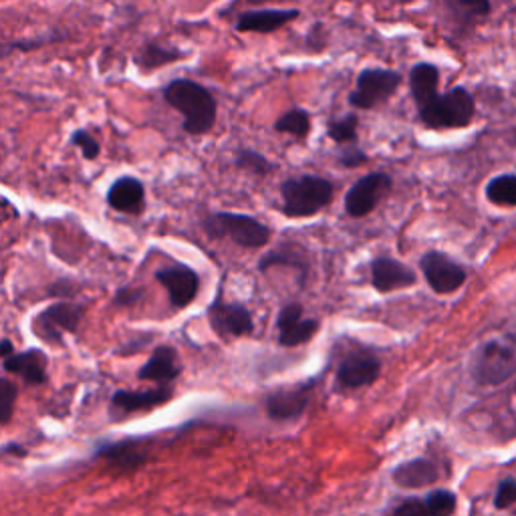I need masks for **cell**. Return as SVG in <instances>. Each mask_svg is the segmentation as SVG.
<instances>
[{"label": "cell", "mask_w": 516, "mask_h": 516, "mask_svg": "<svg viewBox=\"0 0 516 516\" xmlns=\"http://www.w3.org/2000/svg\"><path fill=\"white\" fill-rule=\"evenodd\" d=\"M164 99L184 117V132L190 136H204L216 125L218 103L216 97L192 79H174L164 87Z\"/></svg>", "instance_id": "cell-1"}, {"label": "cell", "mask_w": 516, "mask_h": 516, "mask_svg": "<svg viewBox=\"0 0 516 516\" xmlns=\"http://www.w3.org/2000/svg\"><path fill=\"white\" fill-rule=\"evenodd\" d=\"M333 184L321 176L305 174L289 178L281 186L283 208L281 212L289 218H311L327 208L333 200Z\"/></svg>", "instance_id": "cell-2"}, {"label": "cell", "mask_w": 516, "mask_h": 516, "mask_svg": "<svg viewBox=\"0 0 516 516\" xmlns=\"http://www.w3.org/2000/svg\"><path fill=\"white\" fill-rule=\"evenodd\" d=\"M202 228L210 238H228L242 248H261L271 240V228L248 214L214 212L202 220Z\"/></svg>", "instance_id": "cell-3"}, {"label": "cell", "mask_w": 516, "mask_h": 516, "mask_svg": "<svg viewBox=\"0 0 516 516\" xmlns=\"http://www.w3.org/2000/svg\"><path fill=\"white\" fill-rule=\"evenodd\" d=\"M516 371V333L488 341L476 355L472 375L480 385H498Z\"/></svg>", "instance_id": "cell-4"}, {"label": "cell", "mask_w": 516, "mask_h": 516, "mask_svg": "<svg viewBox=\"0 0 516 516\" xmlns=\"http://www.w3.org/2000/svg\"><path fill=\"white\" fill-rule=\"evenodd\" d=\"M420 119L432 129L466 127L474 119V99L466 89L454 87L424 105Z\"/></svg>", "instance_id": "cell-5"}, {"label": "cell", "mask_w": 516, "mask_h": 516, "mask_svg": "<svg viewBox=\"0 0 516 516\" xmlns=\"http://www.w3.org/2000/svg\"><path fill=\"white\" fill-rule=\"evenodd\" d=\"M402 85V75L394 69H363L355 81V89L349 95V103L355 109H373L390 99Z\"/></svg>", "instance_id": "cell-6"}, {"label": "cell", "mask_w": 516, "mask_h": 516, "mask_svg": "<svg viewBox=\"0 0 516 516\" xmlns=\"http://www.w3.org/2000/svg\"><path fill=\"white\" fill-rule=\"evenodd\" d=\"M85 307L69 301H59L43 309L33 319V331L49 345H63L65 335H75L83 319Z\"/></svg>", "instance_id": "cell-7"}, {"label": "cell", "mask_w": 516, "mask_h": 516, "mask_svg": "<svg viewBox=\"0 0 516 516\" xmlns=\"http://www.w3.org/2000/svg\"><path fill=\"white\" fill-rule=\"evenodd\" d=\"M381 373V359L373 349L357 345L347 351L335 369L337 390H361L377 381Z\"/></svg>", "instance_id": "cell-8"}, {"label": "cell", "mask_w": 516, "mask_h": 516, "mask_svg": "<svg viewBox=\"0 0 516 516\" xmlns=\"http://www.w3.org/2000/svg\"><path fill=\"white\" fill-rule=\"evenodd\" d=\"M392 190V178L383 172H373L359 178L345 194V210L351 218L371 214L383 196Z\"/></svg>", "instance_id": "cell-9"}, {"label": "cell", "mask_w": 516, "mask_h": 516, "mask_svg": "<svg viewBox=\"0 0 516 516\" xmlns=\"http://www.w3.org/2000/svg\"><path fill=\"white\" fill-rule=\"evenodd\" d=\"M420 269L432 291L438 295H452L466 283V271L444 252H426L420 261Z\"/></svg>", "instance_id": "cell-10"}, {"label": "cell", "mask_w": 516, "mask_h": 516, "mask_svg": "<svg viewBox=\"0 0 516 516\" xmlns=\"http://www.w3.org/2000/svg\"><path fill=\"white\" fill-rule=\"evenodd\" d=\"M313 385L315 381H303L297 385L279 387V390L271 392L265 400L269 418L277 422H289V420L301 418L309 406Z\"/></svg>", "instance_id": "cell-11"}, {"label": "cell", "mask_w": 516, "mask_h": 516, "mask_svg": "<svg viewBox=\"0 0 516 516\" xmlns=\"http://www.w3.org/2000/svg\"><path fill=\"white\" fill-rule=\"evenodd\" d=\"M208 321L212 331L222 337H246L254 331V321L250 311L242 303H230L216 299L208 307Z\"/></svg>", "instance_id": "cell-12"}, {"label": "cell", "mask_w": 516, "mask_h": 516, "mask_svg": "<svg viewBox=\"0 0 516 516\" xmlns=\"http://www.w3.org/2000/svg\"><path fill=\"white\" fill-rule=\"evenodd\" d=\"M158 283L168 291L174 309H186L200 291V275L186 265H172L156 273Z\"/></svg>", "instance_id": "cell-13"}, {"label": "cell", "mask_w": 516, "mask_h": 516, "mask_svg": "<svg viewBox=\"0 0 516 516\" xmlns=\"http://www.w3.org/2000/svg\"><path fill=\"white\" fill-rule=\"evenodd\" d=\"M369 269H371V285L381 295L394 293L398 289H408L418 281L416 273L408 265L396 261L392 256L373 258Z\"/></svg>", "instance_id": "cell-14"}, {"label": "cell", "mask_w": 516, "mask_h": 516, "mask_svg": "<svg viewBox=\"0 0 516 516\" xmlns=\"http://www.w3.org/2000/svg\"><path fill=\"white\" fill-rule=\"evenodd\" d=\"M277 329H279V343L283 347H299L303 343H309L315 337V333L319 331V321L305 319L301 303H287L279 311Z\"/></svg>", "instance_id": "cell-15"}, {"label": "cell", "mask_w": 516, "mask_h": 516, "mask_svg": "<svg viewBox=\"0 0 516 516\" xmlns=\"http://www.w3.org/2000/svg\"><path fill=\"white\" fill-rule=\"evenodd\" d=\"M172 390L170 385H158L154 390L146 392H127V390H117L111 398V414L115 418H123L136 412H150L160 406H166L172 400Z\"/></svg>", "instance_id": "cell-16"}, {"label": "cell", "mask_w": 516, "mask_h": 516, "mask_svg": "<svg viewBox=\"0 0 516 516\" xmlns=\"http://www.w3.org/2000/svg\"><path fill=\"white\" fill-rule=\"evenodd\" d=\"M301 13L297 9H254L244 11L236 19V31L240 33H275L293 23Z\"/></svg>", "instance_id": "cell-17"}, {"label": "cell", "mask_w": 516, "mask_h": 516, "mask_svg": "<svg viewBox=\"0 0 516 516\" xmlns=\"http://www.w3.org/2000/svg\"><path fill=\"white\" fill-rule=\"evenodd\" d=\"M182 373V365L178 359V351L170 345H162L154 349L150 359L138 371L142 381H154L158 385H170Z\"/></svg>", "instance_id": "cell-18"}, {"label": "cell", "mask_w": 516, "mask_h": 516, "mask_svg": "<svg viewBox=\"0 0 516 516\" xmlns=\"http://www.w3.org/2000/svg\"><path fill=\"white\" fill-rule=\"evenodd\" d=\"M3 369L27 385H43L47 381V355L41 349H25L3 359Z\"/></svg>", "instance_id": "cell-19"}, {"label": "cell", "mask_w": 516, "mask_h": 516, "mask_svg": "<svg viewBox=\"0 0 516 516\" xmlns=\"http://www.w3.org/2000/svg\"><path fill=\"white\" fill-rule=\"evenodd\" d=\"M146 202V188L134 176L117 178L107 190V204L125 214H138Z\"/></svg>", "instance_id": "cell-20"}, {"label": "cell", "mask_w": 516, "mask_h": 516, "mask_svg": "<svg viewBox=\"0 0 516 516\" xmlns=\"http://www.w3.org/2000/svg\"><path fill=\"white\" fill-rule=\"evenodd\" d=\"M438 83H440V71L432 63H418L410 71V91L414 101L418 103V109L434 101L438 93Z\"/></svg>", "instance_id": "cell-21"}, {"label": "cell", "mask_w": 516, "mask_h": 516, "mask_svg": "<svg viewBox=\"0 0 516 516\" xmlns=\"http://www.w3.org/2000/svg\"><path fill=\"white\" fill-rule=\"evenodd\" d=\"M438 480V468L426 458H416L400 464L394 470V482L402 488H424Z\"/></svg>", "instance_id": "cell-22"}, {"label": "cell", "mask_w": 516, "mask_h": 516, "mask_svg": "<svg viewBox=\"0 0 516 516\" xmlns=\"http://www.w3.org/2000/svg\"><path fill=\"white\" fill-rule=\"evenodd\" d=\"M97 456H101V458L109 460L111 464L125 468V470H134L136 466L146 462V452L140 448V444L136 440L107 444L97 452Z\"/></svg>", "instance_id": "cell-23"}, {"label": "cell", "mask_w": 516, "mask_h": 516, "mask_svg": "<svg viewBox=\"0 0 516 516\" xmlns=\"http://www.w3.org/2000/svg\"><path fill=\"white\" fill-rule=\"evenodd\" d=\"M186 55L182 51H178L176 47H166V45H160V43H150L146 45L140 55L136 57V65L150 73L154 69H160V67H166L178 59H184Z\"/></svg>", "instance_id": "cell-24"}, {"label": "cell", "mask_w": 516, "mask_h": 516, "mask_svg": "<svg viewBox=\"0 0 516 516\" xmlns=\"http://www.w3.org/2000/svg\"><path fill=\"white\" fill-rule=\"evenodd\" d=\"M273 267H293V269H299L301 273H307V258L299 248L283 246L279 250L265 254L261 258V263H258V271L261 273H267Z\"/></svg>", "instance_id": "cell-25"}, {"label": "cell", "mask_w": 516, "mask_h": 516, "mask_svg": "<svg viewBox=\"0 0 516 516\" xmlns=\"http://www.w3.org/2000/svg\"><path fill=\"white\" fill-rule=\"evenodd\" d=\"M313 129V121H311V113L307 109H301V107H295V109H289L285 111L277 121H275V132H281V134H291L299 140H305L309 138Z\"/></svg>", "instance_id": "cell-26"}, {"label": "cell", "mask_w": 516, "mask_h": 516, "mask_svg": "<svg viewBox=\"0 0 516 516\" xmlns=\"http://www.w3.org/2000/svg\"><path fill=\"white\" fill-rule=\"evenodd\" d=\"M357 127H359V117L357 113H347L339 119H331L327 123V136L339 144V146H347V144H357Z\"/></svg>", "instance_id": "cell-27"}, {"label": "cell", "mask_w": 516, "mask_h": 516, "mask_svg": "<svg viewBox=\"0 0 516 516\" xmlns=\"http://www.w3.org/2000/svg\"><path fill=\"white\" fill-rule=\"evenodd\" d=\"M486 196L498 206H516V176L504 174L486 186Z\"/></svg>", "instance_id": "cell-28"}, {"label": "cell", "mask_w": 516, "mask_h": 516, "mask_svg": "<svg viewBox=\"0 0 516 516\" xmlns=\"http://www.w3.org/2000/svg\"><path fill=\"white\" fill-rule=\"evenodd\" d=\"M236 166L252 176H269L271 172L277 170V166L265 158L263 154H258L254 150H242L236 154Z\"/></svg>", "instance_id": "cell-29"}, {"label": "cell", "mask_w": 516, "mask_h": 516, "mask_svg": "<svg viewBox=\"0 0 516 516\" xmlns=\"http://www.w3.org/2000/svg\"><path fill=\"white\" fill-rule=\"evenodd\" d=\"M15 402H17V385L9 379H0V420L7 426L13 418L15 412Z\"/></svg>", "instance_id": "cell-30"}, {"label": "cell", "mask_w": 516, "mask_h": 516, "mask_svg": "<svg viewBox=\"0 0 516 516\" xmlns=\"http://www.w3.org/2000/svg\"><path fill=\"white\" fill-rule=\"evenodd\" d=\"M71 144L81 150L85 160H95L99 156V152H101V146H99L97 138L91 132H87V129H83V127L75 129V132L71 134Z\"/></svg>", "instance_id": "cell-31"}, {"label": "cell", "mask_w": 516, "mask_h": 516, "mask_svg": "<svg viewBox=\"0 0 516 516\" xmlns=\"http://www.w3.org/2000/svg\"><path fill=\"white\" fill-rule=\"evenodd\" d=\"M426 504L434 516H450L456 508V496L448 490H436L428 494Z\"/></svg>", "instance_id": "cell-32"}, {"label": "cell", "mask_w": 516, "mask_h": 516, "mask_svg": "<svg viewBox=\"0 0 516 516\" xmlns=\"http://www.w3.org/2000/svg\"><path fill=\"white\" fill-rule=\"evenodd\" d=\"M385 516H434L426 504V500L420 498H408L400 504H396Z\"/></svg>", "instance_id": "cell-33"}, {"label": "cell", "mask_w": 516, "mask_h": 516, "mask_svg": "<svg viewBox=\"0 0 516 516\" xmlns=\"http://www.w3.org/2000/svg\"><path fill=\"white\" fill-rule=\"evenodd\" d=\"M367 154L361 152L357 146H345L339 154V164L345 168H359L363 164H367Z\"/></svg>", "instance_id": "cell-34"}, {"label": "cell", "mask_w": 516, "mask_h": 516, "mask_svg": "<svg viewBox=\"0 0 516 516\" xmlns=\"http://www.w3.org/2000/svg\"><path fill=\"white\" fill-rule=\"evenodd\" d=\"M144 299V291L142 289H129V287H121L115 297H113V305L115 307H134L136 303H140Z\"/></svg>", "instance_id": "cell-35"}, {"label": "cell", "mask_w": 516, "mask_h": 516, "mask_svg": "<svg viewBox=\"0 0 516 516\" xmlns=\"http://www.w3.org/2000/svg\"><path fill=\"white\" fill-rule=\"evenodd\" d=\"M516 502V482L514 480H506L498 486V492H496V498H494V504L496 508H506L510 504Z\"/></svg>", "instance_id": "cell-36"}, {"label": "cell", "mask_w": 516, "mask_h": 516, "mask_svg": "<svg viewBox=\"0 0 516 516\" xmlns=\"http://www.w3.org/2000/svg\"><path fill=\"white\" fill-rule=\"evenodd\" d=\"M15 347L11 343V339H3V345H0V355H3V359H9L11 355H15Z\"/></svg>", "instance_id": "cell-37"}]
</instances>
